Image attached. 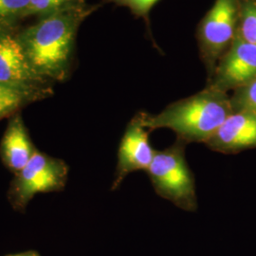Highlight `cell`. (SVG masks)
<instances>
[{
  "instance_id": "11",
  "label": "cell",
  "mask_w": 256,
  "mask_h": 256,
  "mask_svg": "<svg viewBox=\"0 0 256 256\" xmlns=\"http://www.w3.org/2000/svg\"><path fill=\"white\" fill-rule=\"evenodd\" d=\"M48 94L28 92L0 84V120L14 114L28 104L45 99Z\"/></svg>"
},
{
  "instance_id": "16",
  "label": "cell",
  "mask_w": 256,
  "mask_h": 256,
  "mask_svg": "<svg viewBox=\"0 0 256 256\" xmlns=\"http://www.w3.org/2000/svg\"><path fill=\"white\" fill-rule=\"evenodd\" d=\"M119 7L128 8L136 18L144 19L148 25L149 14L152 8L160 0H104Z\"/></svg>"
},
{
  "instance_id": "9",
  "label": "cell",
  "mask_w": 256,
  "mask_h": 256,
  "mask_svg": "<svg viewBox=\"0 0 256 256\" xmlns=\"http://www.w3.org/2000/svg\"><path fill=\"white\" fill-rule=\"evenodd\" d=\"M206 146L222 154H238L256 148V114L232 112Z\"/></svg>"
},
{
  "instance_id": "14",
  "label": "cell",
  "mask_w": 256,
  "mask_h": 256,
  "mask_svg": "<svg viewBox=\"0 0 256 256\" xmlns=\"http://www.w3.org/2000/svg\"><path fill=\"white\" fill-rule=\"evenodd\" d=\"M230 99L234 112L256 114V81L234 90Z\"/></svg>"
},
{
  "instance_id": "7",
  "label": "cell",
  "mask_w": 256,
  "mask_h": 256,
  "mask_svg": "<svg viewBox=\"0 0 256 256\" xmlns=\"http://www.w3.org/2000/svg\"><path fill=\"white\" fill-rule=\"evenodd\" d=\"M256 81V45L236 36L207 80V88L234 92Z\"/></svg>"
},
{
  "instance_id": "8",
  "label": "cell",
  "mask_w": 256,
  "mask_h": 256,
  "mask_svg": "<svg viewBox=\"0 0 256 256\" xmlns=\"http://www.w3.org/2000/svg\"><path fill=\"white\" fill-rule=\"evenodd\" d=\"M149 134L150 130L144 124V112H140L129 122L122 138L112 190L117 189L128 174L149 168L156 151L150 144Z\"/></svg>"
},
{
  "instance_id": "6",
  "label": "cell",
  "mask_w": 256,
  "mask_h": 256,
  "mask_svg": "<svg viewBox=\"0 0 256 256\" xmlns=\"http://www.w3.org/2000/svg\"><path fill=\"white\" fill-rule=\"evenodd\" d=\"M68 168L63 160L36 151L14 183V204L24 207L36 194L59 191L66 182Z\"/></svg>"
},
{
  "instance_id": "2",
  "label": "cell",
  "mask_w": 256,
  "mask_h": 256,
  "mask_svg": "<svg viewBox=\"0 0 256 256\" xmlns=\"http://www.w3.org/2000/svg\"><path fill=\"white\" fill-rule=\"evenodd\" d=\"M232 112L229 93L205 86L202 92L170 104L158 114L144 112V124L150 132L170 129L186 144H206Z\"/></svg>"
},
{
  "instance_id": "15",
  "label": "cell",
  "mask_w": 256,
  "mask_h": 256,
  "mask_svg": "<svg viewBox=\"0 0 256 256\" xmlns=\"http://www.w3.org/2000/svg\"><path fill=\"white\" fill-rule=\"evenodd\" d=\"M30 0H0V27H10L23 18Z\"/></svg>"
},
{
  "instance_id": "5",
  "label": "cell",
  "mask_w": 256,
  "mask_h": 256,
  "mask_svg": "<svg viewBox=\"0 0 256 256\" xmlns=\"http://www.w3.org/2000/svg\"><path fill=\"white\" fill-rule=\"evenodd\" d=\"M48 79L37 72L10 27H0V84L50 95Z\"/></svg>"
},
{
  "instance_id": "4",
  "label": "cell",
  "mask_w": 256,
  "mask_h": 256,
  "mask_svg": "<svg viewBox=\"0 0 256 256\" xmlns=\"http://www.w3.org/2000/svg\"><path fill=\"white\" fill-rule=\"evenodd\" d=\"M238 0H216L200 22L196 38L208 78L238 36Z\"/></svg>"
},
{
  "instance_id": "13",
  "label": "cell",
  "mask_w": 256,
  "mask_h": 256,
  "mask_svg": "<svg viewBox=\"0 0 256 256\" xmlns=\"http://www.w3.org/2000/svg\"><path fill=\"white\" fill-rule=\"evenodd\" d=\"M82 3H86L84 0H30L23 18L34 16L41 18L56 10Z\"/></svg>"
},
{
  "instance_id": "3",
  "label": "cell",
  "mask_w": 256,
  "mask_h": 256,
  "mask_svg": "<svg viewBox=\"0 0 256 256\" xmlns=\"http://www.w3.org/2000/svg\"><path fill=\"white\" fill-rule=\"evenodd\" d=\"M186 144L178 140L171 146L156 151L146 173L156 192L187 212L198 209V196L192 170L185 158Z\"/></svg>"
},
{
  "instance_id": "1",
  "label": "cell",
  "mask_w": 256,
  "mask_h": 256,
  "mask_svg": "<svg viewBox=\"0 0 256 256\" xmlns=\"http://www.w3.org/2000/svg\"><path fill=\"white\" fill-rule=\"evenodd\" d=\"M98 5H72L41 18L18 34L30 64L50 81H64L70 74L78 28Z\"/></svg>"
},
{
  "instance_id": "17",
  "label": "cell",
  "mask_w": 256,
  "mask_h": 256,
  "mask_svg": "<svg viewBox=\"0 0 256 256\" xmlns=\"http://www.w3.org/2000/svg\"><path fill=\"white\" fill-rule=\"evenodd\" d=\"M6 256H40L39 252L36 250H27L24 252H19V254H8Z\"/></svg>"
},
{
  "instance_id": "12",
  "label": "cell",
  "mask_w": 256,
  "mask_h": 256,
  "mask_svg": "<svg viewBox=\"0 0 256 256\" xmlns=\"http://www.w3.org/2000/svg\"><path fill=\"white\" fill-rule=\"evenodd\" d=\"M238 34L256 45V0H238Z\"/></svg>"
},
{
  "instance_id": "10",
  "label": "cell",
  "mask_w": 256,
  "mask_h": 256,
  "mask_svg": "<svg viewBox=\"0 0 256 256\" xmlns=\"http://www.w3.org/2000/svg\"><path fill=\"white\" fill-rule=\"evenodd\" d=\"M36 151L21 116L19 114L14 115L10 120L1 142L0 155L3 162L10 170L18 174Z\"/></svg>"
}]
</instances>
